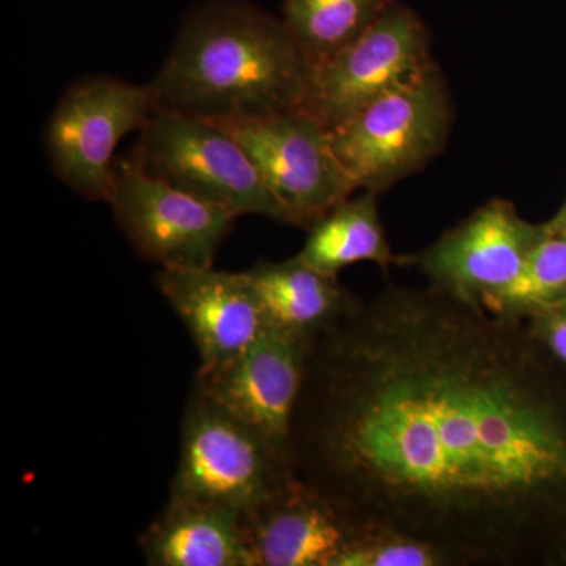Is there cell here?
I'll list each match as a JSON object with an SVG mask.
<instances>
[{"mask_svg":"<svg viewBox=\"0 0 566 566\" xmlns=\"http://www.w3.org/2000/svg\"><path fill=\"white\" fill-rule=\"evenodd\" d=\"M290 464L354 531L455 566H566V368L433 285L386 286L312 338Z\"/></svg>","mask_w":566,"mask_h":566,"instance_id":"6da1fadb","label":"cell"},{"mask_svg":"<svg viewBox=\"0 0 566 566\" xmlns=\"http://www.w3.org/2000/svg\"><path fill=\"white\" fill-rule=\"evenodd\" d=\"M312 80L282 18L245 0H208L186 13L150 87L156 111L223 122L305 111Z\"/></svg>","mask_w":566,"mask_h":566,"instance_id":"7a4b0ae2","label":"cell"},{"mask_svg":"<svg viewBox=\"0 0 566 566\" xmlns=\"http://www.w3.org/2000/svg\"><path fill=\"white\" fill-rule=\"evenodd\" d=\"M452 123L449 82L433 63L329 129L331 142L357 189L381 193L433 161Z\"/></svg>","mask_w":566,"mask_h":566,"instance_id":"3957f363","label":"cell"},{"mask_svg":"<svg viewBox=\"0 0 566 566\" xmlns=\"http://www.w3.org/2000/svg\"><path fill=\"white\" fill-rule=\"evenodd\" d=\"M132 156L153 177L237 218L256 214L285 223L251 156L218 122L156 111Z\"/></svg>","mask_w":566,"mask_h":566,"instance_id":"277c9868","label":"cell"},{"mask_svg":"<svg viewBox=\"0 0 566 566\" xmlns=\"http://www.w3.org/2000/svg\"><path fill=\"white\" fill-rule=\"evenodd\" d=\"M294 474L289 458L251 424L197 390L186 403L170 494L248 512Z\"/></svg>","mask_w":566,"mask_h":566,"instance_id":"5b68a950","label":"cell"},{"mask_svg":"<svg viewBox=\"0 0 566 566\" xmlns=\"http://www.w3.org/2000/svg\"><path fill=\"white\" fill-rule=\"evenodd\" d=\"M155 112L150 84L107 74L74 82L44 126L52 172L88 202H107L118 144L129 133L140 132Z\"/></svg>","mask_w":566,"mask_h":566,"instance_id":"8992f818","label":"cell"},{"mask_svg":"<svg viewBox=\"0 0 566 566\" xmlns=\"http://www.w3.org/2000/svg\"><path fill=\"white\" fill-rule=\"evenodd\" d=\"M218 123L251 156L285 223L308 229L357 191L329 129L307 111Z\"/></svg>","mask_w":566,"mask_h":566,"instance_id":"52a82bcc","label":"cell"},{"mask_svg":"<svg viewBox=\"0 0 566 566\" xmlns=\"http://www.w3.org/2000/svg\"><path fill=\"white\" fill-rule=\"evenodd\" d=\"M128 243L159 268H212L237 216L117 159L107 202Z\"/></svg>","mask_w":566,"mask_h":566,"instance_id":"ba28073f","label":"cell"},{"mask_svg":"<svg viewBox=\"0 0 566 566\" xmlns=\"http://www.w3.org/2000/svg\"><path fill=\"white\" fill-rule=\"evenodd\" d=\"M433 63L422 18L400 0H387L367 32L314 71L305 111L333 129Z\"/></svg>","mask_w":566,"mask_h":566,"instance_id":"9c48e42d","label":"cell"},{"mask_svg":"<svg viewBox=\"0 0 566 566\" xmlns=\"http://www.w3.org/2000/svg\"><path fill=\"white\" fill-rule=\"evenodd\" d=\"M547 232L546 222H528L515 203L493 199L401 263L415 264L436 289L483 305L515 281Z\"/></svg>","mask_w":566,"mask_h":566,"instance_id":"30bf717a","label":"cell"},{"mask_svg":"<svg viewBox=\"0 0 566 566\" xmlns=\"http://www.w3.org/2000/svg\"><path fill=\"white\" fill-rule=\"evenodd\" d=\"M311 338L266 326L243 353L208 371L196 389L251 424L290 460L294 412L303 390Z\"/></svg>","mask_w":566,"mask_h":566,"instance_id":"8fae6325","label":"cell"},{"mask_svg":"<svg viewBox=\"0 0 566 566\" xmlns=\"http://www.w3.org/2000/svg\"><path fill=\"white\" fill-rule=\"evenodd\" d=\"M155 282L196 346L199 371L229 363L266 327L244 271L161 268Z\"/></svg>","mask_w":566,"mask_h":566,"instance_id":"7c38bea8","label":"cell"},{"mask_svg":"<svg viewBox=\"0 0 566 566\" xmlns=\"http://www.w3.org/2000/svg\"><path fill=\"white\" fill-rule=\"evenodd\" d=\"M253 566H334L354 528L329 499L296 476L243 512Z\"/></svg>","mask_w":566,"mask_h":566,"instance_id":"4fadbf2b","label":"cell"},{"mask_svg":"<svg viewBox=\"0 0 566 566\" xmlns=\"http://www.w3.org/2000/svg\"><path fill=\"white\" fill-rule=\"evenodd\" d=\"M139 547L151 566H253L243 513L186 495L170 494Z\"/></svg>","mask_w":566,"mask_h":566,"instance_id":"5bb4252c","label":"cell"},{"mask_svg":"<svg viewBox=\"0 0 566 566\" xmlns=\"http://www.w3.org/2000/svg\"><path fill=\"white\" fill-rule=\"evenodd\" d=\"M245 277L251 282L266 326L314 338L352 311L357 297L300 256L283 262H256Z\"/></svg>","mask_w":566,"mask_h":566,"instance_id":"9a60e30c","label":"cell"},{"mask_svg":"<svg viewBox=\"0 0 566 566\" xmlns=\"http://www.w3.org/2000/svg\"><path fill=\"white\" fill-rule=\"evenodd\" d=\"M378 193L364 191L338 203L314 226L297 256L324 274L338 275L356 263L381 268L401 263L395 255L378 210Z\"/></svg>","mask_w":566,"mask_h":566,"instance_id":"2e32d148","label":"cell"},{"mask_svg":"<svg viewBox=\"0 0 566 566\" xmlns=\"http://www.w3.org/2000/svg\"><path fill=\"white\" fill-rule=\"evenodd\" d=\"M387 0H283L282 20L314 71L359 39Z\"/></svg>","mask_w":566,"mask_h":566,"instance_id":"e0dca14e","label":"cell"},{"mask_svg":"<svg viewBox=\"0 0 566 566\" xmlns=\"http://www.w3.org/2000/svg\"><path fill=\"white\" fill-rule=\"evenodd\" d=\"M549 229V227H547ZM566 303V234L547 232L515 281L483 304L491 314L526 323Z\"/></svg>","mask_w":566,"mask_h":566,"instance_id":"ac0fdd59","label":"cell"},{"mask_svg":"<svg viewBox=\"0 0 566 566\" xmlns=\"http://www.w3.org/2000/svg\"><path fill=\"white\" fill-rule=\"evenodd\" d=\"M334 566H455L444 551L423 539L386 531H354Z\"/></svg>","mask_w":566,"mask_h":566,"instance_id":"d6986e66","label":"cell"},{"mask_svg":"<svg viewBox=\"0 0 566 566\" xmlns=\"http://www.w3.org/2000/svg\"><path fill=\"white\" fill-rule=\"evenodd\" d=\"M526 324L536 340L566 368V303L547 308Z\"/></svg>","mask_w":566,"mask_h":566,"instance_id":"ffe728a7","label":"cell"},{"mask_svg":"<svg viewBox=\"0 0 566 566\" xmlns=\"http://www.w3.org/2000/svg\"><path fill=\"white\" fill-rule=\"evenodd\" d=\"M551 232L566 234V200L560 210L546 222Z\"/></svg>","mask_w":566,"mask_h":566,"instance_id":"44dd1931","label":"cell"}]
</instances>
